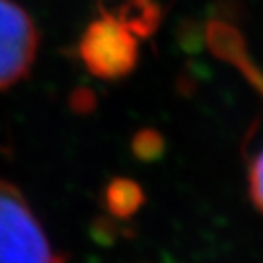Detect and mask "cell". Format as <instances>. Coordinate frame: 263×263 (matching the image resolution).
<instances>
[{
	"label": "cell",
	"instance_id": "cell-1",
	"mask_svg": "<svg viewBox=\"0 0 263 263\" xmlns=\"http://www.w3.org/2000/svg\"><path fill=\"white\" fill-rule=\"evenodd\" d=\"M0 263H65L24 193L0 179Z\"/></svg>",
	"mask_w": 263,
	"mask_h": 263
},
{
	"label": "cell",
	"instance_id": "cell-2",
	"mask_svg": "<svg viewBox=\"0 0 263 263\" xmlns=\"http://www.w3.org/2000/svg\"><path fill=\"white\" fill-rule=\"evenodd\" d=\"M78 53L86 68L100 80H121L139 63L137 35L111 12L90 22Z\"/></svg>",
	"mask_w": 263,
	"mask_h": 263
},
{
	"label": "cell",
	"instance_id": "cell-3",
	"mask_svg": "<svg viewBox=\"0 0 263 263\" xmlns=\"http://www.w3.org/2000/svg\"><path fill=\"white\" fill-rule=\"evenodd\" d=\"M37 47L39 33L31 16L14 0H0V90L29 74Z\"/></svg>",
	"mask_w": 263,
	"mask_h": 263
},
{
	"label": "cell",
	"instance_id": "cell-4",
	"mask_svg": "<svg viewBox=\"0 0 263 263\" xmlns=\"http://www.w3.org/2000/svg\"><path fill=\"white\" fill-rule=\"evenodd\" d=\"M205 37L211 51L222 61L230 63L240 68V72L246 76V80L263 96V70L254 65V61L246 53L244 37L238 29L228 24L226 20H211L205 29Z\"/></svg>",
	"mask_w": 263,
	"mask_h": 263
},
{
	"label": "cell",
	"instance_id": "cell-5",
	"mask_svg": "<svg viewBox=\"0 0 263 263\" xmlns=\"http://www.w3.org/2000/svg\"><path fill=\"white\" fill-rule=\"evenodd\" d=\"M104 201L113 218L125 220L142 207L144 193H142L141 185L135 183L133 179L117 178L107 185L104 193Z\"/></svg>",
	"mask_w": 263,
	"mask_h": 263
},
{
	"label": "cell",
	"instance_id": "cell-6",
	"mask_svg": "<svg viewBox=\"0 0 263 263\" xmlns=\"http://www.w3.org/2000/svg\"><path fill=\"white\" fill-rule=\"evenodd\" d=\"M137 37H146L156 31L160 24V6L156 0H125L117 14Z\"/></svg>",
	"mask_w": 263,
	"mask_h": 263
},
{
	"label": "cell",
	"instance_id": "cell-7",
	"mask_svg": "<svg viewBox=\"0 0 263 263\" xmlns=\"http://www.w3.org/2000/svg\"><path fill=\"white\" fill-rule=\"evenodd\" d=\"M133 152L137 158L144 162L158 160L164 152V139L154 129H142L133 139Z\"/></svg>",
	"mask_w": 263,
	"mask_h": 263
},
{
	"label": "cell",
	"instance_id": "cell-8",
	"mask_svg": "<svg viewBox=\"0 0 263 263\" xmlns=\"http://www.w3.org/2000/svg\"><path fill=\"white\" fill-rule=\"evenodd\" d=\"M248 179H250V197L254 201L255 209L263 213V148L252 160Z\"/></svg>",
	"mask_w": 263,
	"mask_h": 263
}]
</instances>
